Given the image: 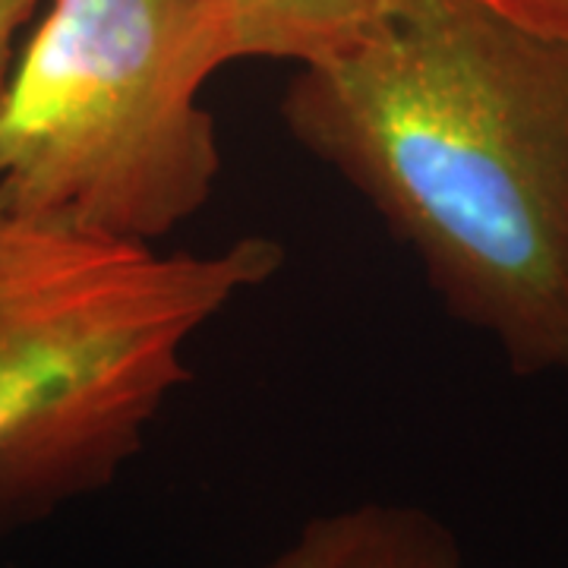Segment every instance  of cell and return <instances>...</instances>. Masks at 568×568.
I'll return each mask as SVG.
<instances>
[{
	"mask_svg": "<svg viewBox=\"0 0 568 568\" xmlns=\"http://www.w3.org/2000/svg\"><path fill=\"white\" fill-rule=\"evenodd\" d=\"M282 263L268 237L164 256L0 196V544L114 487L190 338Z\"/></svg>",
	"mask_w": 568,
	"mask_h": 568,
	"instance_id": "2",
	"label": "cell"
},
{
	"mask_svg": "<svg viewBox=\"0 0 568 568\" xmlns=\"http://www.w3.org/2000/svg\"><path fill=\"white\" fill-rule=\"evenodd\" d=\"M511 22L568 41V0H480Z\"/></svg>",
	"mask_w": 568,
	"mask_h": 568,
	"instance_id": "6",
	"label": "cell"
},
{
	"mask_svg": "<svg viewBox=\"0 0 568 568\" xmlns=\"http://www.w3.org/2000/svg\"><path fill=\"white\" fill-rule=\"evenodd\" d=\"M41 0H0V108L10 89V77L20 54L22 29L39 13Z\"/></svg>",
	"mask_w": 568,
	"mask_h": 568,
	"instance_id": "7",
	"label": "cell"
},
{
	"mask_svg": "<svg viewBox=\"0 0 568 568\" xmlns=\"http://www.w3.org/2000/svg\"><path fill=\"white\" fill-rule=\"evenodd\" d=\"M200 0H48L0 108V196L152 246L222 171Z\"/></svg>",
	"mask_w": 568,
	"mask_h": 568,
	"instance_id": "3",
	"label": "cell"
},
{
	"mask_svg": "<svg viewBox=\"0 0 568 568\" xmlns=\"http://www.w3.org/2000/svg\"><path fill=\"white\" fill-rule=\"evenodd\" d=\"M278 114L518 376L568 369V41L480 0H410L301 67Z\"/></svg>",
	"mask_w": 568,
	"mask_h": 568,
	"instance_id": "1",
	"label": "cell"
},
{
	"mask_svg": "<svg viewBox=\"0 0 568 568\" xmlns=\"http://www.w3.org/2000/svg\"><path fill=\"white\" fill-rule=\"evenodd\" d=\"M263 568H465V549L429 508L361 503L306 518Z\"/></svg>",
	"mask_w": 568,
	"mask_h": 568,
	"instance_id": "5",
	"label": "cell"
},
{
	"mask_svg": "<svg viewBox=\"0 0 568 568\" xmlns=\"http://www.w3.org/2000/svg\"><path fill=\"white\" fill-rule=\"evenodd\" d=\"M205 61L323 63L373 36L410 0H200Z\"/></svg>",
	"mask_w": 568,
	"mask_h": 568,
	"instance_id": "4",
	"label": "cell"
}]
</instances>
